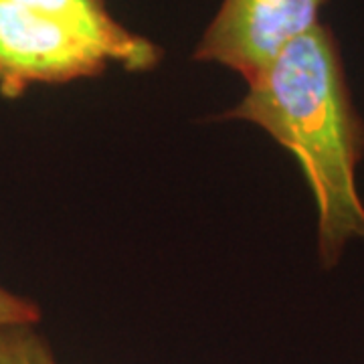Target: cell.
Instances as JSON below:
<instances>
[{"label":"cell","mask_w":364,"mask_h":364,"mask_svg":"<svg viewBox=\"0 0 364 364\" xmlns=\"http://www.w3.org/2000/svg\"><path fill=\"white\" fill-rule=\"evenodd\" d=\"M109 65L71 26L49 14L0 0V93L9 100L39 83H69L100 75Z\"/></svg>","instance_id":"obj_2"},{"label":"cell","mask_w":364,"mask_h":364,"mask_svg":"<svg viewBox=\"0 0 364 364\" xmlns=\"http://www.w3.org/2000/svg\"><path fill=\"white\" fill-rule=\"evenodd\" d=\"M37 13L49 14L71 26L100 47L109 63L122 65L128 71L154 69L162 59V49L142 35L117 23L107 11L105 0H13Z\"/></svg>","instance_id":"obj_4"},{"label":"cell","mask_w":364,"mask_h":364,"mask_svg":"<svg viewBox=\"0 0 364 364\" xmlns=\"http://www.w3.org/2000/svg\"><path fill=\"white\" fill-rule=\"evenodd\" d=\"M0 364H57L47 340L35 326L0 328Z\"/></svg>","instance_id":"obj_5"},{"label":"cell","mask_w":364,"mask_h":364,"mask_svg":"<svg viewBox=\"0 0 364 364\" xmlns=\"http://www.w3.org/2000/svg\"><path fill=\"white\" fill-rule=\"evenodd\" d=\"M39 320L41 310L37 304L0 287V328L21 324L35 326Z\"/></svg>","instance_id":"obj_6"},{"label":"cell","mask_w":364,"mask_h":364,"mask_svg":"<svg viewBox=\"0 0 364 364\" xmlns=\"http://www.w3.org/2000/svg\"><path fill=\"white\" fill-rule=\"evenodd\" d=\"M247 85L229 117L253 122L298 158L318 210L320 261L332 267L350 241H364V203L356 186L364 119L334 31L324 23L314 26Z\"/></svg>","instance_id":"obj_1"},{"label":"cell","mask_w":364,"mask_h":364,"mask_svg":"<svg viewBox=\"0 0 364 364\" xmlns=\"http://www.w3.org/2000/svg\"><path fill=\"white\" fill-rule=\"evenodd\" d=\"M328 0H223L195 49L196 61L233 69L245 81L320 25Z\"/></svg>","instance_id":"obj_3"}]
</instances>
